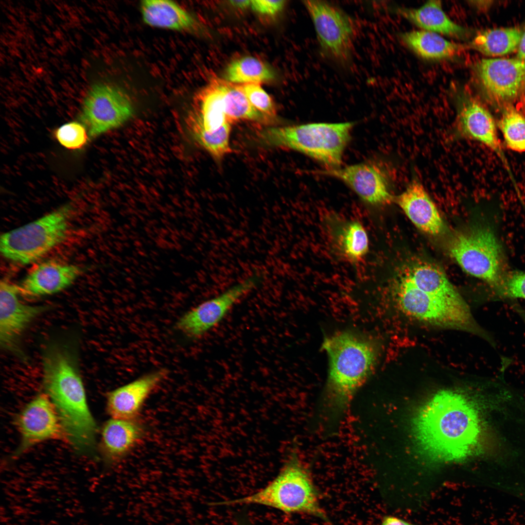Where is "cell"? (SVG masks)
I'll return each mask as SVG.
<instances>
[{"instance_id": "d4e9b609", "label": "cell", "mask_w": 525, "mask_h": 525, "mask_svg": "<svg viewBox=\"0 0 525 525\" xmlns=\"http://www.w3.org/2000/svg\"><path fill=\"white\" fill-rule=\"evenodd\" d=\"M401 38L418 55L427 59L450 58L468 49L467 45L450 42L437 33L425 30L404 33Z\"/></svg>"}, {"instance_id": "4fadbf2b", "label": "cell", "mask_w": 525, "mask_h": 525, "mask_svg": "<svg viewBox=\"0 0 525 525\" xmlns=\"http://www.w3.org/2000/svg\"><path fill=\"white\" fill-rule=\"evenodd\" d=\"M17 284L7 279L0 285V343L5 350L23 357L19 338L30 322L49 308L47 306L29 305L18 299Z\"/></svg>"}, {"instance_id": "9c48e42d", "label": "cell", "mask_w": 525, "mask_h": 525, "mask_svg": "<svg viewBox=\"0 0 525 525\" xmlns=\"http://www.w3.org/2000/svg\"><path fill=\"white\" fill-rule=\"evenodd\" d=\"M303 3L313 21L323 54L341 65H349L354 35L350 18L326 1L307 0Z\"/></svg>"}, {"instance_id": "74e56055", "label": "cell", "mask_w": 525, "mask_h": 525, "mask_svg": "<svg viewBox=\"0 0 525 525\" xmlns=\"http://www.w3.org/2000/svg\"><path fill=\"white\" fill-rule=\"evenodd\" d=\"M492 1L490 0H479L470 1V2L472 3V4L473 5L479 10H481L482 11L487 10L488 8H490L492 4Z\"/></svg>"}, {"instance_id": "ac0fdd59", "label": "cell", "mask_w": 525, "mask_h": 525, "mask_svg": "<svg viewBox=\"0 0 525 525\" xmlns=\"http://www.w3.org/2000/svg\"><path fill=\"white\" fill-rule=\"evenodd\" d=\"M82 272L76 265L52 260L44 261L17 284L19 295L31 298L58 293L70 286Z\"/></svg>"}, {"instance_id": "8fae6325", "label": "cell", "mask_w": 525, "mask_h": 525, "mask_svg": "<svg viewBox=\"0 0 525 525\" xmlns=\"http://www.w3.org/2000/svg\"><path fill=\"white\" fill-rule=\"evenodd\" d=\"M263 280L261 273L252 274L216 296L184 313L176 328L191 339H198L217 326L241 298L257 288Z\"/></svg>"}, {"instance_id": "f1b7e54d", "label": "cell", "mask_w": 525, "mask_h": 525, "mask_svg": "<svg viewBox=\"0 0 525 525\" xmlns=\"http://www.w3.org/2000/svg\"><path fill=\"white\" fill-rule=\"evenodd\" d=\"M273 71L265 63L253 56H245L231 62L226 69L225 78L238 83H257L270 81Z\"/></svg>"}, {"instance_id": "3957f363", "label": "cell", "mask_w": 525, "mask_h": 525, "mask_svg": "<svg viewBox=\"0 0 525 525\" xmlns=\"http://www.w3.org/2000/svg\"><path fill=\"white\" fill-rule=\"evenodd\" d=\"M322 348L329 363L326 385L328 403L331 409L338 413L346 408L371 373L378 348L373 339L349 331L327 337Z\"/></svg>"}, {"instance_id": "603a6c76", "label": "cell", "mask_w": 525, "mask_h": 525, "mask_svg": "<svg viewBox=\"0 0 525 525\" xmlns=\"http://www.w3.org/2000/svg\"><path fill=\"white\" fill-rule=\"evenodd\" d=\"M398 12L425 31L457 37H463L467 33L464 28L448 17L439 0L428 1L418 8L401 7Z\"/></svg>"}, {"instance_id": "f35d334b", "label": "cell", "mask_w": 525, "mask_h": 525, "mask_svg": "<svg viewBox=\"0 0 525 525\" xmlns=\"http://www.w3.org/2000/svg\"><path fill=\"white\" fill-rule=\"evenodd\" d=\"M230 3L234 7L245 9L249 6H250L251 0H230Z\"/></svg>"}, {"instance_id": "836d02e7", "label": "cell", "mask_w": 525, "mask_h": 525, "mask_svg": "<svg viewBox=\"0 0 525 525\" xmlns=\"http://www.w3.org/2000/svg\"><path fill=\"white\" fill-rule=\"evenodd\" d=\"M498 293L505 297L525 299V272L507 274Z\"/></svg>"}, {"instance_id": "d590c367", "label": "cell", "mask_w": 525, "mask_h": 525, "mask_svg": "<svg viewBox=\"0 0 525 525\" xmlns=\"http://www.w3.org/2000/svg\"><path fill=\"white\" fill-rule=\"evenodd\" d=\"M380 525H417L402 518L394 516L385 517Z\"/></svg>"}, {"instance_id": "ba28073f", "label": "cell", "mask_w": 525, "mask_h": 525, "mask_svg": "<svg viewBox=\"0 0 525 525\" xmlns=\"http://www.w3.org/2000/svg\"><path fill=\"white\" fill-rule=\"evenodd\" d=\"M397 296L402 310L413 318L433 325L465 331L494 344L475 321L465 301L455 302L430 295L418 289L404 275L399 281Z\"/></svg>"}, {"instance_id": "d6986e66", "label": "cell", "mask_w": 525, "mask_h": 525, "mask_svg": "<svg viewBox=\"0 0 525 525\" xmlns=\"http://www.w3.org/2000/svg\"><path fill=\"white\" fill-rule=\"evenodd\" d=\"M396 201L412 222L420 229L431 235L444 230V225L435 204L423 185L413 180Z\"/></svg>"}, {"instance_id": "5b68a950", "label": "cell", "mask_w": 525, "mask_h": 525, "mask_svg": "<svg viewBox=\"0 0 525 525\" xmlns=\"http://www.w3.org/2000/svg\"><path fill=\"white\" fill-rule=\"evenodd\" d=\"M257 504L286 513H302L324 518L311 479L299 459L292 455L276 477L264 488L241 498L215 505Z\"/></svg>"}, {"instance_id": "52a82bcc", "label": "cell", "mask_w": 525, "mask_h": 525, "mask_svg": "<svg viewBox=\"0 0 525 525\" xmlns=\"http://www.w3.org/2000/svg\"><path fill=\"white\" fill-rule=\"evenodd\" d=\"M448 248L464 271L498 291L507 274L502 246L490 226L475 224L459 232L452 239Z\"/></svg>"}, {"instance_id": "4316f807", "label": "cell", "mask_w": 525, "mask_h": 525, "mask_svg": "<svg viewBox=\"0 0 525 525\" xmlns=\"http://www.w3.org/2000/svg\"><path fill=\"white\" fill-rule=\"evenodd\" d=\"M523 34L516 27L485 30L475 35L467 48L489 56L507 55L517 50Z\"/></svg>"}, {"instance_id": "484cf974", "label": "cell", "mask_w": 525, "mask_h": 525, "mask_svg": "<svg viewBox=\"0 0 525 525\" xmlns=\"http://www.w3.org/2000/svg\"><path fill=\"white\" fill-rule=\"evenodd\" d=\"M228 122L222 97L216 87L205 90L199 95L187 123L188 128L197 127L207 132H213Z\"/></svg>"}, {"instance_id": "83f0119b", "label": "cell", "mask_w": 525, "mask_h": 525, "mask_svg": "<svg viewBox=\"0 0 525 525\" xmlns=\"http://www.w3.org/2000/svg\"><path fill=\"white\" fill-rule=\"evenodd\" d=\"M219 90L227 121L230 123L240 120L261 123H269L273 118L256 109L238 87L226 85L216 86Z\"/></svg>"}, {"instance_id": "2e32d148", "label": "cell", "mask_w": 525, "mask_h": 525, "mask_svg": "<svg viewBox=\"0 0 525 525\" xmlns=\"http://www.w3.org/2000/svg\"><path fill=\"white\" fill-rule=\"evenodd\" d=\"M313 172L340 180L369 205L378 206L392 199L387 176L384 170L375 163L362 162Z\"/></svg>"}, {"instance_id": "4dcf8cb0", "label": "cell", "mask_w": 525, "mask_h": 525, "mask_svg": "<svg viewBox=\"0 0 525 525\" xmlns=\"http://www.w3.org/2000/svg\"><path fill=\"white\" fill-rule=\"evenodd\" d=\"M195 141L211 155L221 158L231 152L229 138L231 123L228 122L220 129L207 132L197 127L188 128Z\"/></svg>"}, {"instance_id": "cb8c5ba5", "label": "cell", "mask_w": 525, "mask_h": 525, "mask_svg": "<svg viewBox=\"0 0 525 525\" xmlns=\"http://www.w3.org/2000/svg\"><path fill=\"white\" fill-rule=\"evenodd\" d=\"M404 275L418 289L430 295L455 302L464 301L444 272L435 265L418 263Z\"/></svg>"}, {"instance_id": "e575fe53", "label": "cell", "mask_w": 525, "mask_h": 525, "mask_svg": "<svg viewBox=\"0 0 525 525\" xmlns=\"http://www.w3.org/2000/svg\"><path fill=\"white\" fill-rule=\"evenodd\" d=\"M285 0H251L250 7L252 9L260 14L274 15L280 12L284 7Z\"/></svg>"}, {"instance_id": "e0dca14e", "label": "cell", "mask_w": 525, "mask_h": 525, "mask_svg": "<svg viewBox=\"0 0 525 525\" xmlns=\"http://www.w3.org/2000/svg\"><path fill=\"white\" fill-rule=\"evenodd\" d=\"M168 374L167 369L159 368L110 391L106 399L108 414L112 418L133 420L149 396Z\"/></svg>"}, {"instance_id": "30bf717a", "label": "cell", "mask_w": 525, "mask_h": 525, "mask_svg": "<svg viewBox=\"0 0 525 525\" xmlns=\"http://www.w3.org/2000/svg\"><path fill=\"white\" fill-rule=\"evenodd\" d=\"M134 107L128 94L111 84L99 83L88 90L84 99L80 119L96 138L117 128L133 116Z\"/></svg>"}, {"instance_id": "7402d4cb", "label": "cell", "mask_w": 525, "mask_h": 525, "mask_svg": "<svg viewBox=\"0 0 525 525\" xmlns=\"http://www.w3.org/2000/svg\"><path fill=\"white\" fill-rule=\"evenodd\" d=\"M144 22L149 26L179 32L193 30L195 21L192 16L174 1L144 0L140 4Z\"/></svg>"}, {"instance_id": "f546056e", "label": "cell", "mask_w": 525, "mask_h": 525, "mask_svg": "<svg viewBox=\"0 0 525 525\" xmlns=\"http://www.w3.org/2000/svg\"><path fill=\"white\" fill-rule=\"evenodd\" d=\"M499 128L508 148L525 152V116L514 107H507L498 122Z\"/></svg>"}, {"instance_id": "ffe728a7", "label": "cell", "mask_w": 525, "mask_h": 525, "mask_svg": "<svg viewBox=\"0 0 525 525\" xmlns=\"http://www.w3.org/2000/svg\"><path fill=\"white\" fill-rule=\"evenodd\" d=\"M326 223L334 248L343 258L356 262L368 253V236L360 222L333 214L326 218Z\"/></svg>"}, {"instance_id": "d6a6232c", "label": "cell", "mask_w": 525, "mask_h": 525, "mask_svg": "<svg viewBox=\"0 0 525 525\" xmlns=\"http://www.w3.org/2000/svg\"><path fill=\"white\" fill-rule=\"evenodd\" d=\"M239 88L256 109L271 118L276 116V108L272 98L259 84H245Z\"/></svg>"}, {"instance_id": "6da1fadb", "label": "cell", "mask_w": 525, "mask_h": 525, "mask_svg": "<svg viewBox=\"0 0 525 525\" xmlns=\"http://www.w3.org/2000/svg\"><path fill=\"white\" fill-rule=\"evenodd\" d=\"M482 400L455 390L436 393L414 420L415 438L421 453L431 461L446 462L483 452L486 427Z\"/></svg>"}, {"instance_id": "7c38bea8", "label": "cell", "mask_w": 525, "mask_h": 525, "mask_svg": "<svg viewBox=\"0 0 525 525\" xmlns=\"http://www.w3.org/2000/svg\"><path fill=\"white\" fill-rule=\"evenodd\" d=\"M455 101L456 115L452 130L453 137L481 143L495 153L504 166H508L509 162L490 113L463 90L456 92Z\"/></svg>"}, {"instance_id": "8d00e7d4", "label": "cell", "mask_w": 525, "mask_h": 525, "mask_svg": "<svg viewBox=\"0 0 525 525\" xmlns=\"http://www.w3.org/2000/svg\"><path fill=\"white\" fill-rule=\"evenodd\" d=\"M517 52V58L525 62V31L522 35Z\"/></svg>"}, {"instance_id": "1f68e13d", "label": "cell", "mask_w": 525, "mask_h": 525, "mask_svg": "<svg viewBox=\"0 0 525 525\" xmlns=\"http://www.w3.org/2000/svg\"><path fill=\"white\" fill-rule=\"evenodd\" d=\"M55 136L64 147L70 149H77L85 145L88 135L83 124L71 122L58 128L55 132Z\"/></svg>"}, {"instance_id": "7a4b0ae2", "label": "cell", "mask_w": 525, "mask_h": 525, "mask_svg": "<svg viewBox=\"0 0 525 525\" xmlns=\"http://www.w3.org/2000/svg\"><path fill=\"white\" fill-rule=\"evenodd\" d=\"M42 359L43 387L66 438L78 452L92 453L97 427L88 406L74 351L67 345L52 342L46 347Z\"/></svg>"}, {"instance_id": "9a60e30c", "label": "cell", "mask_w": 525, "mask_h": 525, "mask_svg": "<svg viewBox=\"0 0 525 525\" xmlns=\"http://www.w3.org/2000/svg\"><path fill=\"white\" fill-rule=\"evenodd\" d=\"M16 424L21 439L16 455L42 441L65 437L56 410L46 394L38 395L24 407Z\"/></svg>"}, {"instance_id": "277c9868", "label": "cell", "mask_w": 525, "mask_h": 525, "mask_svg": "<svg viewBox=\"0 0 525 525\" xmlns=\"http://www.w3.org/2000/svg\"><path fill=\"white\" fill-rule=\"evenodd\" d=\"M354 125L347 122L271 127L262 131L260 137L268 146L299 152L332 169L341 166Z\"/></svg>"}, {"instance_id": "8992f818", "label": "cell", "mask_w": 525, "mask_h": 525, "mask_svg": "<svg viewBox=\"0 0 525 525\" xmlns=\"http://www.w3.org/2000/svg\"><path fill=\"white\" fill-rule=\"evenodd\" d=\"M72 206L65 204L0 236V250L6 259L21 264L44 256L66 237Z\"/></svg>"}, {"instance_id": "5bb4252c", "label": "cell", "mask_w": 525, "mask_h": 525, "mask_svg": "<svg viewBox=\"0 0 525 525\" xmlns=\"http://www.w3.org/2000/svg\"><path fill=\"white\" fill-rule=\"evenodd\" d=\"M475 70L483 90L498 101L514 99L525 85V62L517 57L483 59Z\"/></svg>"}, {"instance_id": "44dd1931", "label": "cell", "mask_w": 525, "mask_h": 525, "mask_svg": "<svg viewBox=\"0 0 525 525\" xmlns=\"http://www.w3.org/2000/svg\"><path fill=\"white\" fill-rule=\"evenodd\" d=\"M143 434L141 426L133 420L111 418L102 430L101 447L110 463L120 460L136 445Z\"/></svg>"}]
</instances>
